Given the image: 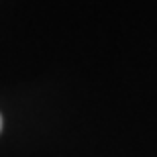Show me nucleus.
<instances>
[{
	"instance_id": "nucleus-1",
	"label": "nucleus",
	"mask_w": 157,
	"mask_h": 157,
	"mask_svg": "<svg viewBox=\"0 0 157 157\" xmlns=\"http://www.w3.org/2000/svg\"><path fill=\"white\" fill-rule=\"evenodd\" d=\"M0 128H2V117H0Z\"/></svg>"
}]
</instances>
